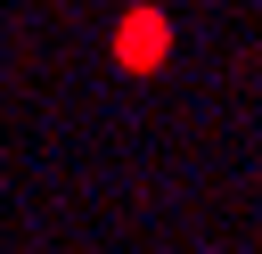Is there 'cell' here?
<instances>
[{
	"label": "cell",
	"mask_w": 262,
	"mask_h": 254,
	"mask_svg": "<svg viewBox=\"0 0 262 254\" xmlns=\"http://www.w3.org/2000/svg\"><path fill=\"white\" fill-rule=\"evenodd\" d=\"M164 57H172V16L156 0H131L115 16V66L123 74H164Z\"/></svg>",
	"instance_id": "1"
}]
</instances>
